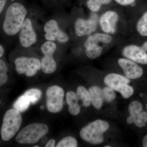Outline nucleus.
Here are the masks:
<instances>
[{
	"mask_svg": "<svg viewBox=\"0 0 147 147\" xmlns=\"http://www.w3.org/2000/svg\"><path fill=\"white\" fill-rule=\"evenodd\" d=\"M55 141L54 139H51L49 140V142L46 144V147H55Z\"/></svg>",
	"mask_w": 147,
	"mask_h": 147,
	"instance_id": "34",
	"label": "nucleus"
},
{
	"mask_svg": "<svg viewBox=\"0 0 147 147\" xmlns=\"http://www.w3.org/2000/svg\"><path fill=\"white\" fill-rule=\"evenodd\" d=\"M78 146V143L75 138L72 137H67L59 142L57 147H76Z\"/></svg>",
	"mask_w": 147,
	"mask_h": 147,
	"instance_id": "25",
	"label": "nucleus"
},
{
	"mask_svg": "<svg viewBox=\"0 0 147 147\" xmlns=\"http://www.w3.org/2000/svg\"><path fill=\"white\" fill-rule=\"evenodd\" d=\"M69 111L71 115L76 116L78 115L81 110V106L78 104L69 105L68 108Z\"/></svg>",
	"mask_w": 147,
	"mask_h": 147,
	"instance_id": "31",
	"label": "nucleus"
},
{
	"mask_svg": "<svg viewBox=\"0 0 147 147\" xmlns=\"http://www.w3.org/2000/svg\"><path fill=\"white\" fill-rule=\"evenodd\" d=\"M115 1L118 3L122 6H127L132 5L134 3L136 0H115Z\"/></svg>",
	"mask_w": 147,
	"mask_h": 147,
	"instance_id": "32",
	"label": "nucleus"
},
{
	"mask_svg": "<svg viewBox=\"0 0 147 147\" xmlns=\"http://www.w3.org/2000/svg\"><path fill=\"white\" fill-rule=\"evenodd\" d=\"M1 100H0V105H1Z\"/></svg>",
	"mask_w": 147,
	"mask_h": 147,
	"instance_id": "44",
	"label": "nucleus"
},
{
	"mask_svg": "<svg viewBox=\"0 0 147 147\" xmlns=\"http://www.w3.org/2000/svg\"><path fill=\"white\" fill-rule=\"evenodd\" d=\"M38 146H35L34 147H38Z\"/></svg>",
	"mask_w": 147,
	"mask_h": 147,
	"instance_id": "43",
	"label": "nucleus"
},
{
	"mask_svg": "<svg viewBox=\"0 0 147 147\" xmlns=\"http://www.w3.org/2000/svg\"><path fill=\"white\" fill-rule=\"evenodd\" d=\"M8 68L5 61L0 58V87L5 84L8 79Z\"/></svg>",
	"mask_w": 147,
	"mask_h": 147,
	"instance_id": "23",
	"label": "nucleus"
},
{
	"mask_svg": "<svg viewBox=\"0 0 147 147\" xmlns=\"http://www.w3.org/2000/svg\"><path fill=\"white\" fill-rule=\"evenodd\" d=\"M117 91L121 93L124 98H128L133 94L134 89L132 87L129 86L128 84H124L119 88Z\"/></svg>",
	"mask_w": 147,
	"mask_h": 147,
	"instance_id": "27",
	"label": "nucleus"
},
{
	"mask_svg": "<svg viewBox=\"0 0 147 147\" xmlns=\"http://www.w3.org/2000/svg\"><path fill=\"white\" fill-rule=\"evenodd\" d=\"M118 13L114 11L109 10L102 13L99 19L100 28L105 33L115 34L117 31L118 22Z\"/></svg>",
	"mask_w": 147,
	"mask_h": 147,
	"instance_id": "10",
	"label": "nucleus"
},
{
	"mask_svg": "<svg viewBox=\"0 0 147 147\" xmlns=\"http://www.w3.org/2000/svg\"><path fill=\"white\" fill-rule=\"evenodd\" d=\"M112 36L110 34L97 33L89 36L84 42V47L86 48L90 45L99 44L101 42L108 44L112 41Z\"/></svg>",
	"mask_w": 147,
	"mask_h": 147,
	"instance_id": "14",
	"label": "nucleus"
},
{
	"mask_svg": "<svg viewBox=\"0 0 147 147\" xmlns=\"http://www.w3.org/2000/svg\"><path fill=\"white\" fill-rule=\"evenodd\" d=\"M40 108H41V109H42V110H43V109H44V107L43 106H40Z\"/></svg>",
	"mask_w": 147,
	"mask_h": 147,
	"instance_id": "40",
	"label": "nucleus"
},
{
	"mask_svg": "<svg viewBox=\"0 0 147 147\" xmlns=\"http://www.w3.org/2000/svg\"><path fill=\"white\" fill-rule=\"evenodd\" d=\"M22 123L21 113L15 109L6 112L3 118L1 136L3 141H8L14 137L19 130Z\"/></svg>",
	"mask_w": 147,
	"mask_h": 147,
	"instance_id": "3",
	"label": "nucleus"
},
{
	"mask_svg": "<svg viewBox=\"0 0 147 147\" xmlns=\"http://www.w3.org/2000/svg\"><path fill=\"white\" fill-rule=\"evenodd\" d=\"M30 102L27 96L24 94L18 98L14 102L13 107L20 113H23L28 110Z\"/></svg>",
	"mask_w": 147,
	"mask_h": 147,
	"instance_id": "18",
	"label": "nucleus"
},
{
	"mask_svg": "<svg viewBox=\"0 0 147 147\" xmlns=\"http://www.w3.org/2000/svg\"><path fill=\"white\" fill-rule=\"evenodd\" d=\"M47 137H45V138H44V139H43V140H42V142H43V143H45V142H46V141H47Z\"/></svg>",
	"mask_w": 147,
	"mask_h": 147,
	"instance_id": "39",
	"label": "nucleus"
},
{
	"mask_svg": "<svg viewBox=\"0 0 147 147\" xmlns=\"http://www.w3.org/2000/svg\"><path fill=\"white\" fill-rule=\"evenodd\" d=\"M140 96H142H142H143V94L141 93L140 94Z\"/></svg>",
	"mask_w": 147,
	"mask_h": 147,
	"instance_id": "41",
	"label": "nucleus"
},
{
	"mask_svg": "<svg viewBox=\"0 0 147 147\" xmlns=\"http://www.w3.org/2000/svg\"><path fill=\"white\" fill-rule=\"evenodd\" d=\"M142 48H143V50L147 52V41H145L143 44L142 46H141Z\"/></svg>",
	"mask_w": 147,
	"mask_h": 147,
	"instance_id": "38",
	"label": "nucleus"
},
{
	"mask_svg": "<svg viewBox=\"0 0 147 147\" xmlns=\"http://www.w3.org/2000/svg\"><path fill=\"white\" fill-rule=\"evenodd\" d=\"M14 65L18 74H25L28 77L34 76L41 69L40 61L34 57H18L14 61Z\"/></svg>",
	"mask_w": 147,
	"mask_h": 147,
	"instance_id": "6",
	"label": "nucleus"
},
{
	"mask_svg": "<svg viewBox=\"0 0 147 147\" xmlns=\"http://www.w3.org/2000/svg\"><path fill=\"white\" fill-rule=\"evenodd\" d=\"M24 94L28 97L30 103L34 104L40 99L42 96V92L38 89L32 88L28 90Z\"/></svg>",
	"mask_w": 147,
	"mask_h": 147,
	"instance_id": "22",
	"label": "nucleus"
},
{
	"mask_svg": "<svg viewBox=\"0 0 147 147\" xmlns=\"http://www.w3.org/2000/svg\"><path fill=\"white\" fill-rule=\"evenodd\" d=\"M57 48V45L54 41L47 40L41 45L40 50L44 55L53 56Z\"/></svg>",
	"mask_w": 147,
	"mask_h": 147,
	"instance_id": "21",
	"label": "nucleus"
},
{
	"mask_svg": "<svg viewBox=\"0 0 147 147\" xmlns=\"http://www.w3.org/2000/svg\"><path fill=\"white\" fill-rule=\"evenodd\" d=\"M49 128L46 125L34 123L24 127L17 134L16 142L20 144H34L48 133Z\"/></svg>",
	"mask_w": 147,
	"mask_h": 147,
	"instance_id": "4",
	"label": "nucleus"
},
{
	"mask_svg": "<svg viewBox=\"0 0 147 147\" xmlns=\"http://www.w3.org/2000/svg\"><path fill=\"white\" fill-rule=\"evenodd\" d=\"M66 100L69 105L78 104L79 100L76 94L72 91L67 92L66 95Z\"/></svg>",
	"mask_w": 147,
	"mask_h": 147,
	"instance_id": "30",
	"label": "nucleus"
},
{
	"mask_svg": "<svg viewBox=\"0 0 147 147\" xmlns=\"http://www.w3.org/2000/svg\"><path fill=\"white\" fill-rule=\"evenodd\" d=\"M102 92L104 100L107 102H111L115 98V93L114 90L110 87L104 88L102 90Z\"/></svg>",
	"mask_w": 147,
	"mask_h": 147,
	"instance_id": "28",
	"label": "nucleus"
},
{
	"mask_svg": "<svg viewBox=\"0 0 147 147\" xmlns=\"http://www.w3.org/2000/svg\"><path fill=\"white\" fill-rule=\"evenodd\" d=\"M112 0H100V3L101 4L103 5H108V4L110 3Z\"/></svg>",
	"mask_w": 147,
	"mask_h": 147,
	"instance_id": "36",
	"label": "nucleus"
},
{
	"mask_svg": "<svg viewBox=\"0 0 147 147\" xmlns=\"http://www.w3.org/2000/svg\"><path fill=\"white\" fill-rule=\"evenodd\" d=\"M143 106L142 103L138 101H134L131 102L129 106L128 110L130 116L134 119L136 116L142 112Z\"/></svg>",
	"mask_w": 147,
	"mask_h": 147,
	"instance_id": "24",
	"label": "nucleus"
},
{
	"mask_svg": "<svg viewBox=\"0 0 147 147\" xmlns=\"http://www.w3.org/2000/svg\"><path fill=\"white\" fill-rule=\"evenodd\" d=\"M19 40L21 46L25 48H28L36 42V34L30 18H26L19 32Z\"/></svg>",
	"mask_w": 147,
	"mask_h": 147,
	"instance_id": "9",
	"label": "nucleus"
},
{
	"mask_svg": "<svg viewBox=\"0 0 147 147\" xmlns=\"http://www.w3.org/2000/svg\"><path fill=\"white\" fill-rule=\"evenodd\" d=\"M4 53V47L1 43H0V58H1L3 56Z\"/></svg>",
	"mask_w": 147,
	"mask_h": 147,
	"instance_id": "35",
	"label": "nucleus"
},
{
	"mask_svg": "<svg viewBox=\"0 0 147 147\" xmlns=\"http://www.w3.org/2000/svg\"><path fill=\"white\" fill-rule=\"evenodd\" d=\"M130 82V80L126 76L116 73L109 74L104 79V83L106 85L117 91L121 86L128 84Z\"/></svg>",
	"mask_w": 147,
	"mask_h": 147,
	"instance_id": "13",
	"label": "nucleus"
},
{
	"mask_svg": "<svg viewBox=\"0 0 147 147\" xmlns=\"http://www.w3.org/2000/svg\"><path fill=\"white\" fill-rule=\"evenodd\" d=\"M28 14L21 3L13 2L7 6L0 18V31L5 37L13 38L19 34Z\"/></svg>",
	"mask_w": 147,
	"mask_h": 147,
	"instance_id": "1",
	"label": "nucleus"
},
{
	"mask_svg": "<svg viewBox=\"0 0 147 147\" xmlns=\"http://www.w3.org/2000/svg\"><path fill=\"white\" fill-rule=\"evenodd\" d=\"M105 147H110L111 146H105Z\"/></svg>",
	"mask_w": 147,
	"mask_h": 147,
	"instance_id": "42",
	"label": "nucleus"
},
{
	"mask_svg": "<svg viewBox=\"0 0 147 147\" xmlns=\"http://www.w3.org/2000/svg\"><path fill=\"white\" fill-rule=\"evenodd\" d=\"M87 5L88 8L94 13L98 12L101 8V4L100 0H88Z\"/></svg>",
	"mask_w": 147,
	"mask_h": 147,
	"instance_id": "29",
	"label": "nucleus"
},
{
	"mask_svg": "<svg viewBox=\"0 0 147 147\" xmlns=\"http://www.w3.org/2000/svg\"><path fill=\"white\" fill-rule=\"evenodd\" d=\"M86 48V55L92 59L98 58L102 54V48L99 44L90 45Z\"/></svg>",
	"mask_w": 147,
	"mask_h": 147,
	"instance_id": "19",
	"label": "nucleus"
},
{
	"mask_svg": "<svg viewBox=\"0 0 147 147\" xmlns=\"http://www.w3.org/2000/svg\"><path fill=\"white\" fill-rule=\"evenodd\" d=\"M109 127L107 121L96 120L82 128L80 137L84 141L92 144H99L103 142V133L108 130Z\"/></svg>",
	"mask_w": 147,
	"mask_h": 147,
	"instance_id": "2",
	"label": "nucleus"
},
{
	"mask_svg": "<svg viewBox=\"0 0 147 147\" xmlns=\"http://www.w3.org/2000/svg\"><path fill=\"white\" fill-rule=\"evenodd\" d=\"M47 110L50 113H58L62 110L64 91L61 87L53 86L47 88L46 93Z\"/></svg>",
	"mask_w": 147,
	"mask_h": 147,
	"instance_id": "5",
	"label": "nucleus"
},
{
	"mask_svg": "<svg viewBox=\"0 0 147 147\" xmlns=\"http://www.w3.org/2000/svg\"><path fill=\"white\" fill-rule=\"evenodd\" d=\"M8 0H0V18L7 7Z\"/></svg>",
	"mask_w": 147,
	"mask_h": 147,
	"instance_id": "33",
	"label": "nucleus"
},
{
	"mask_svg": "<svg viewBox=\"0 0 147 147\" xmlns=\"http://www.w3.org/2000/svg\"><path fill=\"white\" fill-rule=\"evenodd\" d=\"M118 63L128 79H137L143 75V69L133 61L127 59L121 58L118 61Z\"/></svg>",
	"mask_w": 147,
	"mask_h": 147,
	"instance_id": "12",
	"label": "nucleus"
},
{
	"mask_svg": "<svg viewBox=\"0 0 147 147\" xmlns=\"http://www.w3.org/2000/svg\"><path fill=\"white\" fill-rule=\"evenodd\" d=\"M122 55L125 57L137 63L147 64V53L141 46L129 45L124 47Z\"/></svg>",
	"mask_w": 147,
	"mask_h": 147,
	"instance_id": "11",
	"label": "nucleus"
},
{
	"mask_svg": "<svg viewBox=\"0 0 147 147\" xmlns=\"http://www.w3.org/2000/svg\"><path fill=\"white\" fill-rule=\"evenodd\" d=\"M146 107H147V105H146Z\"/></svg>",
	"mask_w": 147,
	"mask_h": 147,
	"instance_id": "45",
	"label": "nucleus"
},
{
	"mask_svg": "<svg viewBox=\"0 0 147 147\" xmlns=\"http://www.w3.org/2000/svg\"><path fill=\"white\" fill-rule=\"evenodd\" d=\"M90 95L91 102L94 106L97 109H100L103 103V98L102 90L98 86L90 87L89 90Z\"/></svg>",
	"mask_w": 147,
	"mask_h": 147,
	"instance_id": "15",
	"label": "nucleus"
},
{
	"mask_svg": "<svg viewBox=\"0 0 147 147\" xmlns=\"http://www.w3.org/2000/svg\"><path fill=\"white\" fill-rule=\"evenodd\" d=\"M76 94L79 100L82 101V105L84 107H89L91 103L89 91L85 87L79 86L77 88Z\"/></svg>",
	"mask_w": 147,
	"mask_h": 147,
	"instance_id": "17",
	"label": "nucleus"
},
{
	"mask_svg": "<svg viewBox=\"0 0 147 147\" xmlns=\"http://www.w3.org/2000/svg\"><path fill=\"white\" fill-rule=\"evenodd\" d=\"M44 37L47 40L60 43H65L69 40V37L65 32L60 28L57 21L52 19L46 22L44 26Z\"/></svg>",
	"mask_w": 147,
	"mask_h": 147,
	"instance_id": "8",
	"label": "nucleus"
},
{
	"mask_svg": "<svg viewBox=\"0 0 147 147\" xmlns=\"http://www.w3.org/2000/svg\"><path fill=\"white\" fill-rule=\"evenodd\" d=\"M134 123L139 127L145 126L147 123V113L141 112L134 117Z\"/></svg>",
	"mask_w": 147,
	"mask_h": 147,
	"instance_id": "26",
	"label": "nucleus"
},
{
	"mask_svg": "<svg viewBox=\"0 0 147 147\" xmlns=\"http://www.w3.org/2000/svg\"><path fill=\"white\" fill-rule=\"evenodd\" d=\"M136 29L139 34L147 36V11L144 13L137 21Z\"/></svg>",
	"mask_w": 147,
	"mask_h": 147,
	"instance_id": "20",
	"label": "nucleus"
},
{
	"mask_svg": "<svg viewBox=\"0 0 147 147\" xmlns=\"http://www.w3.org/2000/svg\"><path fill=\"white\" fill-rule=\"evenodd\" d=\"M41 68L47 74L54 73L57 68V65L53 56L44 55L41 61Z\"/></svg>",
	"mask_w": 147,
	"mask_h": 147,
	"instance_id": "16",
	"label": "nucleus"
},
{
	"mask_svg": "<svg viewBox=\"0 0 147 147\" xmlns=\"http://www.w3.org/2000/svg\"><path fill=\"white\" fill-rule=\"evenodd\" d=\"M143 146L144 147H147V135L145 136L143 139Z\"/></svg>",
	"mask_w": 147,
	"mask_h": 147,
	"instance_id": "37",
	"label": "nucleus"
},
{
	"mask_svg": "<svg viewBox=\"0 0 147 147\" xmlns=\"http://www.w3.org/2000/svg\"><path fill=\"white\" fill-rule=\"evenodd\" d=\"M93 13L88 19L78 18L76 20L74 28L77 36H89L96 30L98 23V16L97 14Z\"/></svg>",
	"mask_w": 147,
	"mask_h": 147,
	"instance_id": "7",
	"label": "nucleus"
}]
</instances>
